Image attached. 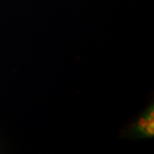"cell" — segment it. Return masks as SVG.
<instances>
[{
  "instance_id": "cell-1",
  "label": "cell",
  "mask_w": 154,
  "mask_h": 154,
  "mask_svg": "<svg viewBox=\"0 0 154 154\" xmlns=\"http://www.w3.org/2000/svg\"><path fill=\"white\" fill-rule=\"evenodd\" d=\"M153 106H150L129 128L131 135L140 138L152 137L154 134Z\"/></svg>"
}]
</instances>
